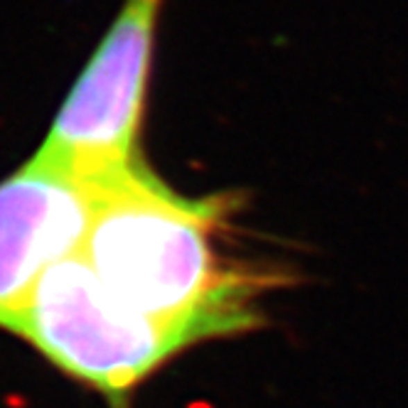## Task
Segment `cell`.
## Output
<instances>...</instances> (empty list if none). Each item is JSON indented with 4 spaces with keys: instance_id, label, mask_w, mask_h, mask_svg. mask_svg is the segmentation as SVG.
I'll return each mask as SVG.
<instances>
[{
    "instance_id": "3957f363",
    "label": "cell",
    "mask_w": 408,
    "mask_h": 408,
    "mask_svg": "<svg viewBox=\"0 0 408 408\" xmlns=\"http://www.w3.org/2000/svg\"><path fill=\"white\" fill-rule=\"evenodd\" d=\"M162 0H124L33 158L81 175L138 160L153 42Z\"/></svg>"
},
{
    "instance_id": "6da1fadb",
    "label": "cell",
    "mask_w": 408,
    "mask_h": 408,
    "mask_svg": "<svg viewBox=\"0 0 408 408\" xmlns=\"http://www.w3.org/2000/svg\"><path fill=\"white\" fill-rule=\"evenodd\" d=\"M229 194L185 197L138 158L111 172L81 253L124 305L189 347L258 330V298L283 278L231 264L216 248Z\"/></svg>"
},
{
    "instance_id": "277c9868",
    "label": "cell",
    "mask_w": 408,
    "mask_h": 408,
    "mask_svg": "<svg viewBox=\"0 0 408 408\" xmlns=\"http://www.w3.org/2000/svg\"><path fill=\"white\" fill-rule=\"evenodd\" d=\"M108 175L30 158L0 182V323L49 266L81 251Z\"/></svg>"
},
{
    "instance_id": "7a4b0ae2",
    "label": "cell",
    "mask_w": 408,
    "mask_h": 408,
    "mask_svg": "<svg viewBox=\"0 0 408 408\" xmlns=\"http://www.w3.org/2000/svg\"><path fill=\"white\" fill-rule=\"evenodd\" d=\"M0 330L111 408H130L140 384L189 349L178 332L124 305L81 251L49 266Z\"/></svg>"
}]
</instances>
